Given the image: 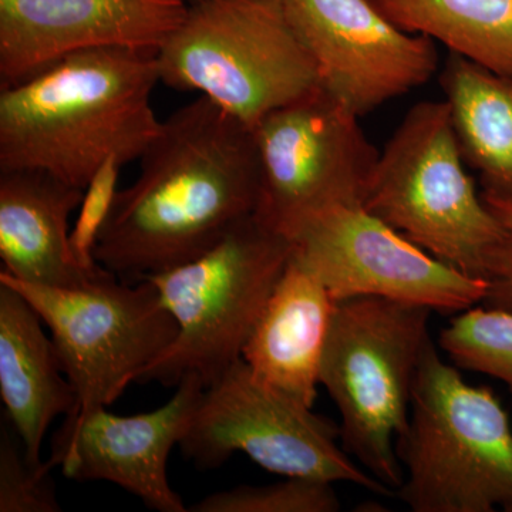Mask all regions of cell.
I'll use <instances>...</instances> for the list:
<instances>
[{
    "mask_svg": "<svg viewBox=\"0 0 512 512\" xmlns=\"http://www.w3.org/2000/svg\"><path fill=\"white\" fill-rule=\"evenodd\" d=\"M138 163L97 242V262L114 275L141 279L183 265L258 211L254 131L207 97L171 113Z\"/></svg>",
    "mask_w": 512,
    "mask_h": 512,
    "instance_id": "obj_1",
    "label": "cell"
},
{
    "mask_svg": "<svg viewBox=\"0 0 512 512\" xmlns=\"http://www.w3.org/2000/svg\"><path fill=\"white\" fill-rule=\"evenodd\" d=\"M157 52L104 47L0 89V170H37L86 190L110 157L140 160L160 131Z\"/></svg>",
    "mask_w": 512,
    "mask_h": 512,
    "instance_id": "obj_2",
    "label": "cell"
},
{
    "mask_svg": "<svg viewBox=\"0 0 512 512\" xmlns=\"http://www.w3.org/2000/svg\"><path fill=\"white\" fill-rule=\"evenodd\" d=\"M396 453L397 497L414 512H512V426L487 386H473L431 339Z\"/></svg>",
    "mask_w": 512,
    "mask_h": 512,
    "instance_id": "obj_3",
    "label": "cell"
},
{
    "mask_svg": "<svg viewBox=\"0 0 512 512\" xmlns=\"http://www.w3.org/2000/svg\"><path fill=\"white\" fill-rule=\"evenodd\" d=\"M160 83L197 92L254 128L320 87L282 0H198L157 50Z\"/></svg>",
    "mask_w": 512,
    "mask_h": 512,
    "instance_id": "obj_4",
    "label": "cell"
},
{
    "mask_svg": "<svg viewBox=\"0 0 512 512\" xmlns=\"http://www.w3.org/2000/svg\"><path fill=\"white\" fill-rule=\"evenodd\" d=\"M431 313L377 296L339 302L320 366L339 410L340 443L394 494L404 481L396 440L409 424Z\"/></svg>",
    "mask_w": 512,
    "mask_h": 512,
    "instance_id": "obj_5",
    "label": "cell"
},
{
    "mask_svg": "<svg viewBox=\"0 0 512 512\" xmlns=\"http://www.w3.org/2000/svg\"><path fill=\"white\" fill-rule=\"evenodd\" d=\"M292 252L291 239L255 214L192 261L141 278L156 286L178 332L137 382L177 386L190 375L205 387L217 382L241 359Z\"/></svg>",
    "mask_w": 512,
    "mask_h": 512,
    "instance_id": "obj_6",
    "label": "cell"
},
{
    "mask_svg": "<svg viewBox=\"0 0 512 512\" xmlns=\"http://www.w3.org/2000/svg\"><path fill=\"white\" fill-rule=\"evenodd\" d=\"M363 208L440 261L484 279L501 225L466 171L446 100L407 111L379 154Z\"/></svg>",
    "mask_w": 512,
    "mask_h": 512,
    "instance_id": "obj_7",
    "label": "cell"
},
{
    "mask_svg": "<svg viewBox=\"0 0 512 512\" xmlns=\"http://www.w3.org/2000/svg\"><path fill=\"white\" fill-rule=\"evenodd\" d=\"M107 271L77 288L18 281L0 271L36 309L52 333L64 373L76 393L66 420L109 407L177 336L178 326L147 279L128 286Z\"/></svg>",
    "mask_w": 512,
    "mask_h": 512,
    "instance_id": "obj_8",
    "label": "cell"
},
{
    "mask_svg": "<svg viewBox=\"0 0 512 512\" xmlns=\"http://www.w3.org/2000/svg\"><path fill=\"white\" fill-rule=\"evenodd\" d=\"M339 441V426L261 382L241 357L205 387L180 447L202 468L220 467L232 454L244 453L278 476L396 495L357 466Z\"/></svg>",
    "mask_w": 512,
    "mask_h": 512,
    "instance_id": "obj_9",
    "label": "cell"
},
{
    "mask_svg": "<svg viewBox=\"0 0 512 512\" xmlns=\"http://www.w3.org/2000/svg\"><path fill=\"white\" fill-rule=\"evenodd\" d=\"M359 120L322 87L266 114L252 128L262 170L256 215L288 235L315 212L363 207L380 153Z\"/></svg>",
    "mask_w": 512,
    "mask_h": 512,
    "instance_id": "obj_10",
    "label": "cell"
},
{
    "mask_svg": "<svg viewBox=\"0 0 512 512\" xmlns=\"http://www.w3.org/2000/svg\"><path fill=\"white\" fill-rule=\"evenodd\" d=\"M286 237L338 303L377 296L456 315L487 295L485 279L440 261L357 205L315 212Z\"/></svg>",
    "mask_w": 512,
    "mask_h": 512,
    "instance_id": "obj_11",
    "label": "cell"
},
{
    "mask_svg": "<svg viewBox=\"0 0 512 512\" xmlns=\"http://www.w3.org/2000/svg\"><path fill=\"white\" fill-rule=\"evenodd\" d=\"M320 87L363 117L429 82L436 42L394 28L367 0H282Z\"/></svg>",
    "mask_w": 512,
    "mask_h": 512,
    "instance_id": "obj_12",
    "label": "cell"
},
{
    "mask_svg": "<svg viewBox=\"0 0 512 512\" xmlns=\"http://www.w3.org/2000/svg\"><path fill=\"white\" fill-rule=\"evenodd\" d=\"M175 387L174 396L153 412L117 416L100 407L82 420H66L49 460L70 480L109 481L153 510L188 511L168 480V458L180 446L205 386L190 375Z\"/></svg>",
    "mask_w": 512,
    "mask_h": 512,
    "instance_id": "obj_13",
    "label": "cell"
},
{
    "mask_svg": "<svg viewBox=\"0 0 512 512\" xmlns=\"http://www.w3.org/2000/svg\"><path fill=\"white\" fill-rule=\"evenodd\" d=\"M187 9L183 0H0V89L84 50L157 52Z\"/></svg>",
    "mask_w": 512,
    "mask_h": 512,
    "instance_id": "obj_14",
    "label": "cell"
},
{
    "mask_svg": "<svg viewBox=\"0 0 512 512\" xmlns=\"http://www.w3.org/2000/svg\"><path fill=\"white\" fill-rule=\"evenodd\" d=\"M336 306L328 288L292 252L242 360L261 382L313 409Z\"/></svg>",
    "mask_w": 512,
    "mask_h": 512,
    "instance_id": "obj_15",
    "label": "cell"
},
{
    "mask_svg": "<svg viewBox=\"0 0 512 512\" xmlns=\"http://www.w3.org/2000/svg\"><path fill=\"white\" fill-rule=\"evenodd\" d=\"M83 195L45 171L0 170L2 272L55 288H77L103 275L86 274L70 247L69 218Z\"/></svg>",
    "mask_w": 512,
    "mask_h": 512,
    "instance_id": "obj_16",
    "label": "cell"
},
{
    "mask_svg": "<svg viewBox=\"0 0 512 512\" xmlns=\"http://www.w3.org/2000/svg\"><path fill=\"white\" fill-rule=\"evenodd\" d=\"M43 326L22 293L0 284V397L6 421L33 463H42L50 424L62 414L70 416L77 402Z\"/></svg>",
    "mask_w": 512,
    "mask_h": 512,
    "instance_id": "obj_17",
    "label": "cell"
},
{
    "mask_svg": "<svg viewBox=\"0 0 512 512\" xmlns=\"http://www.w3.org/2000/svg\"><path fill=\"white\" fill-rule=\"evenodd\" d=\"M440 83L461 154L483 194L512 200V76L451 53Z\"/></svg>",
    "mask_w": 512,
    "mask_h": 512,
    "instance_id": "obj_18",
    "label": "cell"
},
{
    "mask_svg": "<svg viewBox=\"0 0 512 512\" xmlns=\"http://www.w3.org/2000/svg\"><path fill=\"white\" fill-rule=\"evenodd\" d=\"M394 28L512 76V0H367Z\"/></svg>",
    "mask_w": 512,
    "mask_h": 512,
    "instance_id": "obj_19",
    "label": "cell"
},
{
    "mask_svg": "<svg viewBox=\"0 0 512 512\" xmlns=\"http://www.w3.org/2000/svg\"><path fill=\"white\" fill-rule=\"evenodd\" d=\"M458 369L494 377L512 393V312L476 305L456 313L439 336Z\"/></svg>",
    "mask_w": 512,
    "mask_h": 512,
    "instance_id": "obj_20",
    "label": "cell"
},
{
    "mask_svg": "<svg viewBox=\"0 0 512 512\" xmlns=\"http://www.w3.org/2000/svg\"><path fill=\"white\" fill-rule=\"evenodd\" d=\"M332 483L285 477L268 485H239L207 495L188 508L191 512H336L338 494Z\"/></svg>",
    "mask_w": 512,
    "mask_h": 512,
    "instance_id": "obj_21",
    "label": "cell"
},
{
    "mask_svg": "<svg viewBox=\"0 0 512 512\" xmlns=\"http://www.w3.org/2000/svg\"><path fill=\"white\" fill-rule=\"evenodd\" d=\"M9 426L0 429V512L62 511L50 476L52 461H30Z\"/></svg>",
    "mask_w": 512,
    "mask_h": 512,
    "instance_id": "obj_22",
    "label": "cell"
},
{
    "mask_svg": "<svg viewBox=\"0 0 512 512\" xmlns=\"http://www.w3.org/2000/svg\"><path fill=\"white\" fill-rule=\"evenodd\" d=\"M124 165L117 157L106 161L84 190L74 228L70 231V247L74 259L86 274L99 276L107 269L97 262V242L113 210L119 192L120 171Z\"/></svg>",
    "mask_w": 512,
    "mask_h": 512,
    "instance_id": "obj_23",
    "label": "cell"
},
{
    "mask_svg": "<svg viewBox=\"0 0 512 512\" xmlns=\"http://www.w3.org/2000/svg\"><path fill=\"white\" fill-rule=\"evenodd\" d=\"M481 197L501 225V238L488 254L484 279L488 282L487 295L481 305L512 312V200Z\"/></svg>",
    "mask_w": 512,
    "mask_h": 512,
    "instance_id": "obj_24",
    "label": "cell"
},
{
    "mask_svg": "<svg viewBox=\"0 0 512 512\" xmlns=\"http://www.w3.org/2000/svg\"><path fill=\"white\" fill-rule=\"evenodd\" d=\"M183 2L187 3V5H191V3L198 2V0H183Z\"/></svg>",
    "mask_w": 512,
    "mask_h": 512,
    "instance_id": "obj_25",
    "label": "cell"
}]
</instances>
